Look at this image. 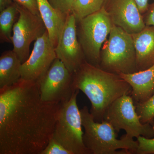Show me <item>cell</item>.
I'll list each match as a JSON object with an SVG mask.
<instances>
[{
	"instance_id": "obj_19",
	"label": "cell",
	"mask_w": 154,
	"mask_h": 154,
	"mask_svg": "<svg viewBox=\"0 0 154 154\" xmlns=\"http://www.w3.org/2000/svg\"><path fill=\"white\" fill-rule=\"evenodd\" d=\"M135 106L141 122L143 124H151L154 119V94L145 102Z\"/></svg>"
},
{
	"instance_id": "obj_16",
	"label": "cell",
	"mask_w": 154,
	"mask_h": 154,
	"mask_svg": "<svg viewBox=\"0 0 154 154\" xmlns=\"http://www.w3.org/2000/svg\"><path fill=\"white\" fill-rule=\"evenodd\" d=\"M22 64L13 50L2 54L0 57V89L11 87L19 82Z\"/></svg>"
},
{
	"instance_id": "obj_14",
	"label": "cell",
	"mask_w": 154,
	"mask_h": 154,
	"mask_svg": "<svg viewBox=\"0 0 154 154\" xmlns=\"http://www.w3.org/2000/svg\"><path fill=\"white\" fill-rule=\"evenodd\" d=\"M131 36L138 71L152 66L154 65V26L146 25L140 32Z\"/></svg>"
},
{
	"instance_id": "obj_11",
	"label": "cell",
	"mask_w": 154,
	"mask_h": 154,
	"mask_svg": "<svg viewBox=\"0 0 154 154\" xmlns=\"http://www.w3.org/2000/svg\"><path fill=\"white\" fill-rule=\"evenodd\" d=\"M76 22L73 14L67 16L55 47L57 58L62 62L72 74L85 61L82 49L77 38Z\"/></svg>"
},
{
	"instance_id": "obj_24",
	"label": "cell",
	"mask_w": 154,
	"mask_h": 154,
	"mask_svg": "<svg viewBox=\"0 0 154 154\" xmlns=\"http://www.w3.org/2000/svg\"><path fill=\"white\" fill-rule=\"evenodd\" d=\"M147 11L145 19H144L145 23L146 25L154 26V3Z\"/></svg>"
},
{
	"instance_id": "obj_3",
	"label": "cell",
	"mask_w": 154,
	"mask_h": 154,
	"mask_svg": "<svg viewBox=\"0 0 154 154\" xmlns=\"http://www.w3.org/2000/svg\"><path fill=\"white\" fill-rule=\"evenodd\" d=\"M80 111L85 129L83 141L89 154H136L137 140L125 134L118 139L116 131L109 122L95 121L86 106Z\"/></svg>"
},
{
	"instance_id": "obj_2",
	"label": "cell",
	"mask_w": 154,
	"mask_h": 154,
	"mask_svg": "<svg viewBox=\"0 0 154 154\" xmlns=\"http://www.w3.org/2000/svg\"><path fill=\"white\" fill-rule=\"evenodd\" d=\"M73 87L85 94L91 103L90 112L95 121L104 120L107 109L122 96L130 95V85L119 75L85 61L73 74Z\"/></svg>"
},
{
	"instance_id": "obj_12",
	"label": "cell",
	"mask_w": 154,
	"mask_h": 154,
	"mask_svg": "<svg viewBox=\"0 0 154 154\" xmlns=\"http://www.w3.org/2000/svg\"><path fill=\"white\" fill-rule=\"evenodd\" d=\"M104 5L113 25L132 35L141 31L146 25L134 0H105Z\"/></svg>"
},
{
	"instance_id": "obj_15",
	"label": "cell",
	"mask_w": 154,
	"mask_h": 154,
	"mask_svg": "<svg viewBox=\"0 0 154 154\" xmlns=\"http://www.w3.org/2000/svg\"><path fill=\"white\" fill-rule=\"evenodd\" d=\"M37 1L38 11L47 29L50 40L55 48L67 17L54 8L48 0Z\"/></svg>"
},
{
	"instance_id": "obj_18",
	"label": "cell",
	"mask_w": 154,
	"mask_h": 154,
	"mask_svg": "<svg viewBox=\"0 0 154 154\" xmlns=\"http://www.w3.org/2000/svg\"><path fill=\"white\" fill-rule=\"evenodd\" d=\"M105 0H75L72 14L77 22L85 17L98 12L102 8Z\"/></svg>"
},
{
	"instance_id": "obj_9",
	"label": "cell",
	"mask_w": 154,
	"mask_h": 154,
	"mask_svg": "<svg viewBox=\"0 0 154 154\" xmlns=\"http://www.w3.org/2000/svg\"><path fill=\"white\" fill-rule=\"evenodd\" d=\"M38 83L42 99L45 102L63 104L70 99L75 91L72 74L57 58Z\"/></svg>"
},
{
	"instance_id": "obj_21",
	"label": "cell",
	"mask_w": 154,
	"mask_h": 154,
	"mask_svg": "<svg viewBox=\"0 0 154 154\" xmlns=\"http://www.w3.org/2000/svg\"><path fill=\"white\" fill-rule=\"evenodd\" d=\"M137 139L138 146L136 154H154V138L139 136Z\"/></svg>"
},
{
	"instance_id": "obj_17",
	"label": "cell",
	"mask_w": 154,
	"mask_h": 154,
	"mask_svg": "<svg viewBox=\"0 0 154 154\" xmlns=\"http://www.w3.org/2000/svg\"><path fill=\"white\" fill-rule=\"evenodd\" d=\"M0 13L1 40L11 43L12 42V31H13V27L15 23V19L17 15L19 14L18 5L14 2L13 5Z\"/></svg>"
},
{
	"instance_id": "obj_4",
	"label": "cell",
	"mask_w": 154,
	"mask_h": 154,
	"mask_svg": "<svg viewBox=\"0 0 154 154\" xmlns=\"http://www.w3.org/2000/svg\"><path fill=\"white\" fill-rule=\"evenodd\" d=\"M101 51L99 67L116 74L138 71L135 50L131 34L113 25Z\"/></svg>"
},
{
	"instance_id": "obj_20",
	"label": "cell",
	"mask_w": 154,
	"mask_h": 154,
	"mask_svg": "<svg viewBox=\"0 0 154 154\" xmlns=\"http://www.w3.org/2000/svg\"><path fill=\"white\" fill-rule=\"evenodd\" d=\"M50 4L61 14L67 17L72 14L75 0H48Z\"/></svg>"
},
{
	"instance_id": "obj_23",
	"label": "cell",
	"mask_w": 154,
	"mask_h": 154,
	"mask_svg": "<svg viewBox=\"0 0 154 154\" xmlns=\"http://www.w3.org/2000/svg\"><path fill=\"white\" fill-rule=\"evenodd\" d=\"M19 5L27 9L31 13L40 16L37 0H13Z\"/></svg>"
},
{
	"instance_id": "obj_13",
	"label": "cell",
	"mask_w": 154,
	"mask_h": 154,
	"mask_svg": "<svg viewBox=\"0 0 154 154\" xmlns=\"http://www.w3.org/2000/svg\"><path fill=\"white\" fill-rule=\"evenodd\" d=\"M119 75L131 87L130 95L134 105L145 102L154 94V65L143 70Z\"/></svg>"
},
{
	"instance_id": "obj_25",
	"label": "cell",
	"mask_w": 154,
	"mask_h": 154,
	"mask_svg": "<svg viewBox=\"0 0 154 154\" xmlns=\"http://www.w3.org/2000/svg\"><path fill=\"white\" fill-rule=\"evenodd\" d=\"M141 14L145 13L148 10L149 0H134Z\"/></svg>"
},
{
	"instance_id": "obj_22",
	"label": "cell",
	"mask_w": 154,
	"mask_h": 154,
	"mask_svg": "<svg viewBox=\"0 0 154 154\" xmlns=\"http://www.w3.org/2000/svg\"><path fill=\"white\" fill-rule=\"evenodd\" d=\"M41 154H72L59 142L52 138Z\"/></svg>"
},
{
	"instance_id": "obj_8",
	"label": "cell",
	"mask_w": 154,
	"mask_h": 154,
	"mask_svg": "<svg viewBox=\"0 0 154 154\" xmlns=\"http://www.w3.org/2000/svg\"><path fill=\"white\" fill-rule=\"evenodd\" d=\"M17 5L19 17L13 27L12 43L13 51L23 63L30 56L31 43L42 36L47 29L41 16Z\"/></svg>"
},
{
	"instance_id": "obj_26",
	"label": "cell",
	"mask_w": 154,
	"mask_h": 154,
	"mask_svg": "<svg viewBox=\"0 0 154 154\" xmlns=\"http://www.w3.org/2000/svg\"><path fill=\"white\" fill-rule=\"evenodd\" d=\"M14 3L13 0H0V12H2Z\"/></svg>"
},
{
	"instance_id": "obj_6",
	"label": "cell",
	"mask_w": 154,
	"mask_h": 154,
	"mask_svg": "<svg viewBox=\"0 0 154 154\" xmlns=\"http://www.w3.org/2000/svg\"><path fill=\"white\" fill-rule=\"evenodd\" d=\"M80 22L79 39L87 62L99 67L101 49L113 24L104 7Z\"/></svg>"
},
{
	"instance_id": "obj_5",
	"label": "cell",
	"mask_w": 154,
	"mask_h": 154,
	"mask_svg": "<svg viewBox=\"0 0 154 154\" xmlns=\"http://www.w3.org/2000/svg\"><path fill=\"white\" fill-rule=\"evenodd\" d=\"M79 91H75L70 99L61 105L53 138L72 154H89L83 141L82 116L77 105Z\"/></svg>"
},
{
	"instance_id": "obj_1",
	"label": "cell",
	"mask_w": 154,
	"mask_h": 154,
	"mask_svg": "<svg viewBox=\"0 0 154 154\" xmlns=\"http://www.w3.org/2000/svg\"><path fill=\"white\" fill-rule=\"evenodd\" d=\"M61 105L43 101L36 82L21 79L0 89V154H41Z\"/></svg>"
},
{
	"instance_id": "obj_7",
	"label": "cell",
	"mask_w": 154,
	"mask_h": 154,
	"mask_svg": "<svg viewBox=\"0 0 154 154\" xmlns=\"http://www.w3.org/2000/svg\"><path fill=\"white\" fill-rule=\"evenodd\" d=\"M104 120L113 126L116 133L124 130L126 136L131 138L154 137V126L141 122L130 95L122 96L113 102L106 111Z\"/></svg>"
},
{
	"instance_id": "obj_27",
	"label": "cell",
	"mask_w": 154,
	"mask_h": 154,
	"mask_svg": "<svg viewBox=\"0 0 154 154\" xmlns=\"http://www.w3.org/2000/svg\"></svg>"
},
{
	"instance_id": "obj_10",
	"label": "cell",
	"mask_w": 154,
	"mask_h": 154,
	"mask_svg": "<svg viewBox=\"0 0 154 154\" xmlns=\"http://www.w3.org/2000/svg\"><path fill=\"white\" fill-rule=\"evenodd\" d=\"M57 58L47 30L34 42L33 50L21 67V79L38 82Z\"/></svg>"
}]
</instances>
